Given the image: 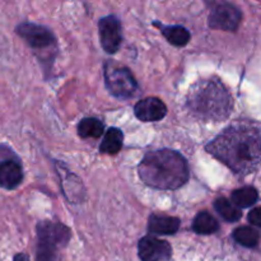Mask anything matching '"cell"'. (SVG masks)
<instances>
[{
  "instance_id": "1",
  "label": "cell",
  "mask_w": 261,
  "mask_h": 261,
  "mask_svg": "<svg viewBox=\"0 0 261 261\" xmlns=\"http://www.w3.org/2000/svg\"><path fill=\"white\" fill-rule=\"evenodd\" d=\"M206 150L236 173L249 175L261 165V134L251 125H233L209 143Z\"/></svg>"
},
{
  "instance_id": "2",
  "label": "cell",
  "mask_w": 261,
  "mask_h": 261,
  "mask_svg": "<svg viewBox=\"0 0 261 261\" xmlns=\"http://www.w3.org/2000/svg\"><path fill=\"white\" fill-rule=\"evenodd\" d=\"M143 182L158 190H175L189 180V166L185 158L170 149L145 154L139 165Z\"/></svg>"
},
{
  "instance_id": "3",
  "label": "cell",
  "mask_w": 261,
  "mask_h": 261,
  "mask_svg": "<svg viewBox=\"0 0 261 261\" xmlns=\"http://www.w3.org/2000/svg\"><path fill=\"white\" fill-rule=\"evenodd\" d=\"M189 106L200 117L211 120L226 119L232 109L231 97L217 82H203L194 87L189 96Z\"/></svg>"
},
{
  "instance_id": "4",
  "label": "cell",
  "mask_w": 261,
  "mask_h": 261,
  "mask_svg": "<svg viewBox=\"0 0 261 261\" xmlns=\"http://www.w3.org/2000/svg\"><path fill=\"white\" fill-rule=\"evenodd\" d=\"M37 233V261H56V250L66 245L70 239L69 229L59 223H40Z\"/></svg>"
},
{
  "instance_id": "5",
  "label": "cell",
  "mask_w": 261,
  "mask_h": 261,
  "mask_svg": "<svg viewBox=\"0 0 261 261\" xmlns=\"http://www.w3.org/2000/svg\"><path fill=\"white\" fill-rule=\"evenodd\" d=\"M105 79H106L107 88L114 96L120 98H130L137 94V81L129 69L107 66L105 71Z\"/></svg>"
},
{
  "instance_id": "6",
  "label": "cell",
  "mask_w": 261,
  "mask_h": 261,
  "mask_svg": "<svg viewBox=\"0 0 261 261\" xmlns=\"http://www.w3.org/2000/svg\"><path fill=\"white\" fill-rule=\"evenodd\" d=\"M242 19L240 9L229 3H221L212 9L209 25L214 30L236 31Z\"/></svg>"
},
{
  "instance_id": "7",
  "label": "cell",
  "mask_w": 261,
  "mask_h": 261,
  "mask_svg": "<svg viewBox=\"0 0 261 261\" xmlns=\"http://www.w3.org/2000/svg\"><path fill=\"white\" fill-rule=\"evenodd\" d=\"M15 32L32 48H46L55 43L53 32L35 23H20Z\"/></svg>"
},
{
  "instance_id": "8",
  "label": "cell",
  "mask_w": 261,
  "mask_h": 261,
  "mask_svg": "<svg viewBox=\"0 0 261 261\" xmlns=\"http://www.w3.org/2000/svg\"><path fill=\"white\" fill-rule=\"evenodd\" d=\"M99 40L103 50L109 54H115L121 45L122 35L119 19L114 15H109L99 20Z\"/></svg>"
},
{
  "instance_id": "9",
  "label": "cell",
  "mask_w": 261,
  "mask_h": 261,
  "mask_svg": "<svg viewBox=\"0 0 261 261\" xmlns=\"http://www.w3.org/2000/svg\"><path fill=\"white\" fill-rule=\"evenodd\" d=\"M138 251L143 261H166L171 256V246L168 242L152 236L140 240Z\"/></svg>"
},
{
  "instance_id": "10",
  "label": "cell",
  "mask_w": 261,
  "mask_h": 261,
  "mask_svg": "<svg viewBox=\"0 0 261 261\" xmlns=\"http://www.w3.org/2000/svg\"><path fill=\"white\" fill-rule=\"evenodd\" d=\"M135 115L142 121H158L167 114L165 102L155 97H148L135 105Z\"/></svg>"
},
{
  "instance_id": "11",
  "label": "cell",
  "mask_w": 261,
  "mask_h": 261,
  "mask_svg": "<svg viewBox=\"0 0 261 261\" xmlns=\"http://www.w3.org/2000/svg\"><path fill=\"white\" fill-rule=\"evenodd\" d=\"M23 170L19 162L14 160H4L0 162V188L14 190L22 184Z\"/></svg>"
},
{
  "instance_id": "12",
  "label": "cell",
  "mask_w": 261,
  "mask_h": 261,
  "mask_svg": "<svg viewBox=\"0 0 261 261\" xmlns=\"http://www.w3.org/2000/svg\"><path fill=\"white\" fill-rule=\"evenodd\" d=\"M180 228V219L175 217L167 216H153L149 217L148 222V231L154 234H173Z\"/></svg>"
},
{
  "instance_id": "13",
  "label": "cell",
  "mask_w": 261,
  "mask_h": 261,
  "mask_svg": "<svg viewBox=\"0 0 261 261\" xmlns=\"http://www.w3.org/2000/svg\"><path fill=\"white\" fill-rule=\"evenodd\" d=\"M122 140H124L122 133L116 127H110L105 134L99 150L102 153H106V154H116L121 149Z\"/></svg>"
},
{
  "instance_id": "14",
  "label": "cell",
  "mask_w": 261,
  "mask_h": 261,
  "mask_svg": "<svg viewBox=\"0 0 261 261\" xmlns=\"http://www.w3.org/2000/svg\"><path fill=\"white\" fill-rule=\"evenodd\" d=\"M194 231L199 234H212L218 231L219 224L217 219L208 212H201L194 219Z\"/></svg>"
},
{
  "instance_id": "15",
  "label": "cell",
  "mask_w": 261,
  "mask_h": 261,
  "mask_svg": "<svg viewBox=\"0 0 261 261\" xmlns=\"http://www.w3.org/2000/svg\"><path fill=\"white\" fill-rule=\"evenodd\" d=\"M214 208H216L217 213L227 222H237L242 217L240 208H237L232 201L226 198L217 199L214 203Z\"/></svg>"
},
{
  "instance_id": "16",
  "label": "cell",
  "mask_w": 261,
  "mask_h": 261,
  "mask_svg": "<svg viewBox=\"0 0 261 261\" xmlns=\"http://www.w3.org/2000/svg\"><path fill=\"white\" fill-rule=\"evenodd\" d=\"M257 191L256 189L247 186V188L239 189L232 193V203L237 206V208H249V206L254 205L257 201Z\"/></svg>"
},
{
  "instance_id": "17",
  "label": "cell",
  "mask_w": 261,
  "mask_h": 261,
  "mask_svg": "<svg viewBox=\"0 0 261 261\" xmlns=\"http://www.w3.org/2000/svg\"><path fill=\"white\" fill-rule=\"evenodd\" d=\"M162 33L170 43L173 46H185L190 41V33L181 25H170L162 27Z\"/></svg>"
},
{
  "instance_id": "18",
  "label": "cell",
  "mask_w": 261,
  "mask_h": 261,
  "mask_svg": "<svg viewBox=\"0 0 261 261\" xmlns=\"http://www.w3.org/2000/svg\"><path fill=\"white\" fill-rule=\"evenodd\" d=\"M233 239L242 246L255 247L259 244L260 234L251 227H240L233 232Z\"/></svg>"
},
{
  "instance_id": "19",
  "label": "cell",
  "mask_w": 261,
  "mask_h": 261,
  "mask_svg": "<svg viewBox=\"0 0 261 261\" xmlns=\"http://www.w3.org/2000/svg\"><path fill=\"white\" fill-rule=\"evenodd\" d=\"M82 138H99L103 134V124L97 119H83L78 125Z\"/></svg>"
},
{
  "instance_id": "20",
  "label": "cell",
  "mask_w": 261,
  "mask_h": 261,
  "mask_svg": "<svg viewBox=\"0 0 261 261\" xmlns=\"http://www.w3.org/2000/svg\"><path fill=\"white\" fill-rule=\"evenodd\" d=\"M249 222L251 224H254V226L260 227L261 228V206L252 209V211L250 212Z\"/></svg>"
},
{
  "instance_id": "21",
  "label": "cell",
  "mask_w": 261,
  "mask_h": 261,
  "mask_svg": "<svg viewBox=\"0 0 261 261\" xmlns=\"http://www.w3.org/2000/svg\"><path fill=\"white\" fill-rule=\"evenodd\" d=\"M13 261H30V257H28V255L25 254H17L14 256V259Z\"/></svg>"
}]
</instances>
